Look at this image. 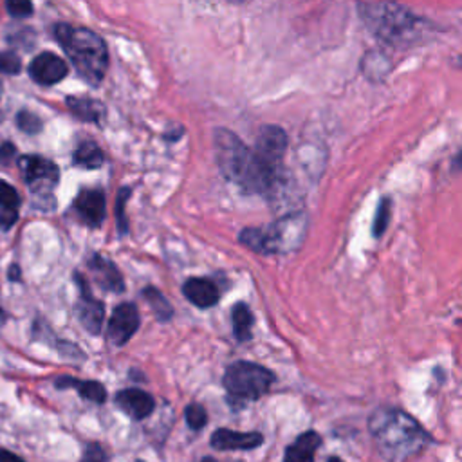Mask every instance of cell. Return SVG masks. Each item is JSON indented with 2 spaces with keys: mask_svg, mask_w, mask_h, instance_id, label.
<instances>
[{
  "mask_svg": "<svg viewBox=\"0 0 462 462\" xmlns=\"http://www.w3.org/2000/svg\"><path fill=\"white\" fill-rule=\"evenodd\" d=\"M139 310L134 303L123 301L117 305L108 321V341L114 346L125 345L139 328Z\"/></svg>",
  "mask_w": 462,
  "mask_h": 462,
  "instance_id": "cell-8",
  "label": "cell"
},
{
  "mask_svg": "<svg viewBox=\"0 0 462 462\" xmlns=\"http://www.w3.org/2000/svg\"><path fill=\"white\" fill-rule=\"evenodd\" d=\"M143 296L146 298V301L150 303L153 314L157 316V319L161 321H168L173 314V309L171 305L168 303V300L155 289V287H146L143 289Z\"/></svg>",
  "mask_w": 462,
  "mask_h": 462,
  "instance_id": "cell-22",
  "label": "cell"
},
{
  "mask_svg": "<svg viewBox=\"0 0 462 462\" xmlns=\"http://www.w3.org/2000/svg\"><path fill=\"white\" fill-rule=\"evenodd\" d=\"M309 218L305 213H291L260 227H245L238 240L258 254H287L303 244L307 236Z\"/></svg>",
  "mask_w": 462,
  "mask_h": 462,
  "instance_id": "cell-4",
  "label": "cell"
},
{
  "mask_svg": "<svg viewBox=\"0 0 462 462\" xmlns=\"http://www.w3.org/2000/svg\"><path fill=\"white\" fill-rule=\"evenodd\" d=\"M357 11L368 31L390 47L413 45L422 34V20L401 4L361 2Z\"/></svg>",
  "mask_w": 462,
  "mask_h": 462,
  "instance_id": "cell-2",
  "label": "cell"
},
{
  "mask_svg": "<svg viewBox=\"0 0 462 462\" xmlns=\"http://www.w3.org/2000/svg\"><path fill=\"white\" fill-rule=\"evenodd\" d=\"M72 386L87 401H92V402H97V404L106 401V390L97 381H78V379H72L69 375H63V377L56 379V388H72Z\"/></svg>",
  "mask_w": 462,
  "mask_h": 462,
  "instance_id": "cell-18",
  "label": "cell"
},
{
  "mask_svg": "<svg viewBox=\"0 0 462 462\" xmlns=\"http://www.w3.org/2000/svg\"><path fill=\"white\" fill-rule=\"evenodd\" d=\"M108 460V455L106 451L96 444V442H90L85 446L83 449V458L79 462H106Z\"/></svg>",
  "mask_w": 462,
  "mask_h": 462,
  "instance_id": "cell-29",
  "label": "cell"
},
{
  "mask_svg": "<svg viewBox=\"0 0 462 462\" xmlns=\"http://www.w3.org/2000/svg\"><path fill=\"white\" fill-rule=\"evenodd\" d=\"M22 69V61L20 58L11 52V51H4L0 52V70L5 74H18Z\"/></svg>",
  "mask_w": 462,
  "mask_h": 462,
  "instance_id": "cell-27",
  "label": "cell"
},
{
  "mask_svg": "<svg viewBox=\"0 0 462 462\" xmlns=\"http://www.w3.org/2000/svg\"><path fill=\"white\" fill-rule=\"evenodd\" d=\"M209 444L217 451H251L263 444L260 431H236L229 428H218L211 433Z\"/></svg>",
  "mask_w": 462,
  "mask_h": 462,
  "instance_id": "cell-9",
  "label": "cell"
},
{
  "mask_svg": "<svg viewBox=\"0 0 462 462\" xmlns=\"http://www.w3.org/2000/svg\"><path fill=\"white\" fill-rule=\"evenodd\" d=\"M0 119H2V112H0Z\"/></svg>",
  "mask_w": 462,
  "mask_h": 462,
  "instance_id": "cell-37",
  "label": "cell"
},
{
  "mask_svg": "<svg viewBox=\"0 0 462 462\" xmlns=\"http://www.w3.org/2000/svg\"><path fill=\"white\" fill-rule=\"evenodd\" d=\"M5 9L9 11L11 16L23 18V16H29L32 13V4L31 2H22V0H16V2L9 0V2H5Z\"/></svg>",
  "mask_w": 462,
  "mask_h": 462,
  "instance_id": "cell-30",
  "label": "cell"
},
{
  "mask_svg": "<svg viewBox=\"0 0 462 462\" xmlns=\"http://www.w3.org/2000/svg\"><path fill=\"white\" fill-rule=\"evenodd\" d=\"M388 220H390V200L384 199V200H381L377 213H375V220H374V235L375 236H381L384 233Z\"/></svg>",
  "mask_w": 462,
  "mask_h": 462,
  "instance_id": "cell-26",
  "label": "cell"
},
{
  "mask_svg": "<svg viewBox=\"0 0 462 462\" xmlns=\"http://www.w3.org/2000/svg\"><path fill=\"white\" fill-rule=\"evenodd\" d=\"M361 70L365 74L366 79H370L372 83H381L386 79V76L392 70V61L390 58L379 51V49H372L368 51L363 60H361Z\"/></svg>",
  "mask_w": 462,
  "mask_h": 462,
  "instance_id": "cell-17",
  "label": "cell"
},
{
  "mask_svg": "<svg viewBox=\"0 0 462 462\" xmlns=\"http://www.w3.org/2000/svg\"><path fill=\"white\" fill-rule=\"evenodd\" d=\"M16 123L20 126V130H23L25 134H38L42 130V121L38 116H34L32 112L22 110L16 117Z\"/></svg>",
  "mask_w": 462,
  "mask_h": 462,
  "instance_id": "cell-25",
  "label": "cell"
},
{
  "mask_svg": "<svg viewBox=\"0 0 462 462\" xmlns=\"http://www.w3.org/2000/svg\"><path fill=\"white\" fill-rule=\"evenodd\" d=\"M76 211L90 227H97L105 220V193L101 189H83L76 197Z\"/></svg>",
  "mask_w": 462,
  "mask_h": 462,
  "instance_id": "cell-12",
  "label": "cell"
},
{
  "mask_svg": "<svg viewBox=\"0 0 462 462\" xmlns=\"http://www.w3.org/2000/svg\"><path fill=\"white\" fill-rule=\"evenodd\" d=\"M14 153H16V148H14L11 143H4V144L0 146V162L7 164V162L14 157Z\"/></svg>",
  "mask_w": 462,
  "mask_h": 462,
  "instance_id": "cell-32",
  "label": "cell"
},
{
  "mask_svg": "<svg viewBox=\"0 0 462 462\" xmlns=\"http://www.w3.org/2000/svg\"><path fill=\"white\" fill-rule=\"evenodd\" d=\"M213 150L215 161L220 173L238 184L244 191L253 193V152L245 146V143L227 128H217L213 132Z\"/></svg>",
  "mask_w": 462,
  "mask_h": 462,
  "instance_id": "cell-5",
  "label": "cell"
},
{
  "mask_svg": "<svg viewBox=\"0 0 462 462\" xmlns=\"http://www.w3.org/2000/svg\"><path fill=\"white\" fill-rule=\"evenodd\" d=\"M9 280H20V267L18 265L9 267Z\"/></svg>",
  "mask_w": 462,
  "mask_h": 462,
  "instance_id": "cell-34",
  "label": "cell"
},
{
  "mask_svg": "<svg viewBox=\"0 0 462 462\" xmlns=\"http://www.w3.org/2000/svg\"><path fill=\"white\" fill-rule=\"evenodd\" d=\"M67 106L81 121H99L105 114V106L97 99H90L85 96H69Z\"/></svg>",
  "mask_w": 462,
  "mask_h": 462,
  "instance_id": "cell-19",
  "label": "cell"
},
{
  "mask_svg": "<svg viewBox=\"0 0 462 462\" xmlns=\"http://www.w3.org/2000/svg\"><path fill=\"white\" fill-rule=\"evenodd\" d=\"M274 383V374L251 361L231 363L222 377V384L227 393V401L233 406H244L251 401L263 397Z\"/></svg>",
  "mask_w": 462,
  "mask_h": 462,
  "instance_id": "cell-6",
  "label": "cell"
},
{
  "mask_svg": "<svg viewBox=\"0 0 462 462\" xmlns=\"http://www.w3.org/2000/svg\"><path fill=\"white\" fill-rule=\"evenodd\" d=\"M130 197V188H121L117 193V202H116V217L119 224V231L126 233V218H125V202Z\"/></svg>",
  "mask_w": 462,
  "mask_h": 462,
  "instance_id": "cell-28",
  "label": "cell"
},
{
  "mask_svg": "<svg viewBox=\"0 0 462 462\" xmlns=\"http://www.w3.org/2000/svg\"><path fill=\"white\" fill-rule=\"evenodd\" d=\"M0 206L2 209H14V211H18V206H20L18 191L5 180H0Z\"/></svg>",
  "mask_w": 462,
  "mask_h": 462,
  "instance_id": "cell-24",
  "label": "cell"
},
{
  "mask_svg": "<svg viewBox=\"0 0 462 462\" xmlns=\"http://www.w3.org/2000/svg\"><path fill=\"white\" fill-rule=\"evenodd\" d=\"M321 448V435L314 430L300 433L283 453V462H314L316 453Z\"/></svg>",
  "mask_w": 462,
  "mask_h": 462,
  "instance_id": "cell-13",
  "label": "cell"
},
{
  "mask_svg": "<svg viewBox=\"0 0 462 462\" xmlns=\"http://www.w3.org/2000/svg\"><path fill=\"white\" fill-rule=\"evenodd\" d=\"M184 419H186V424L193 431H200L208 424V411H206V408L202 404L191 402L184 410Z\"/></svg>",
  "mask_w": 462,
  "mask_h": 462,
  "instance_id": "cell-23",
  "label": "cell"
},
{
  "mask_svg": "<svg viewBox=\"0 0 462 462\" xmlns=\"http://www.w3.org/2000/svg\"><path fill=\"white\" fill-rule=\"evenodd\" d=\"M78 283L81 285V305H79V321L83 325V328H87V332L90 334H99L101 332V325H103V318H105V307L99 300L90 296L88 287H85V283L81 282V278H76Z\"/></svg>",
  "mask_w": 462,
  "mask_h": 462,
  "instance_id": "cell-14",
  "label": "cell"
},
{
  "mask_svg": "<svg viewBox=\"0 0 462 462\" xmlns=\"http://www.w3.org/2000/svg\"><path fill=\"white\" fill-rule=\"evenodd\" d=\"M116 404L134 420H143L152 415L155 408L153 397L139 388H125L116 393Z\"/></svg>",
  "mask_w": 462,
  "mask_h": 462,
  "instance_id": "cell-11",
  "label": "cell"
},
{
  "mask_svg": "<svg viewBox=\"0 0 462 462\" xmlns=\"http://www.w3.org/2000/svg\"><path fill=\"white\" fill-rule=\"evenodd\" d=\"M233 332L238 341L251 339V327H253V314L245 303H236L231 312Z\"/></svg>",
  "mask_w": 462,
  "mask_h": 462,
  "instance_id": "cell-20",
  "label": "cell"
},
{
  "mask_svg": "<svg viewBox=\"0 0 462 462\" xmlns=\"http://www.w3.org/2000/svg\"><path fill=\"white\" fill-rule=\"evenodd\" d=\"M88 267H90V271L94 274V280L103 289L112 291V292H121L125 289V282H123L117 267L110 260H106L105 256L94 254L88 260Z\"/></svg>",
  "mask_w": 462,
  "mask_h": 462,
  "instance_id": "cell-16",
  "label": "cell"
},
{
  "mask_svg": "<svg viewBox=\"0 0 462 462\" xmlns=\"http://www.w3.org/2000/svg\"><path fill=\"white\" fill-rule=\"evenodd\" d=\"M74 162L81 168H99L103 162H105V153L101 152V148L92 143V141H87V143H81L76 152H74Z\"/></svg>",
  "mask_w": 462,
  "mask_h": 462,
  "instance_id": "cell-21",
  "label": "cell"
},
{
  "mask_svg": "<svg viewBox=\"0 0 462 462\" xmlns=\"http://www.w3.org/2000/svg\"><path fill=\"white\" fill-rule=\"evenodd\" d=\"M54 38L70 58L74 69L90 85H99L108 67V49L101 36L85 27L54 25Z\"/></svg>",
  "mask_w": 462,
  "mask_h": 462,
  "instance_id": "cell-3",
  "label": "cell"
},
{
  "mask_svg": "<svg viewBox=\"0 0 462 462\" xmlns=\"http://www.w3.org/2000/svg\"><path fill=\"white\" fill-rule=\"evenodd\" d=\"M182 292L195 307H200V309H208V307L217 305V301L220 298L218 287L208 278H189V280H186L184 285H182Z\"/></svg>",
  "mask_w": 462,
  "mask_h": 462,
  "instance_id": "cell-15",
  "label": "cell"
},
{
  "mask_svg": "<svg viewBox=\"0 0 462 462\" xmlns=\"http://www.w3.org/2000/svg\"><path fill=\"white\" fill-rule=\"evenodd\" d=\"M18 220V211L14 209H0V227L4 231L11 229Z\"/></svg>",
  "mask_w": 462,
  "mask_h": 462,
  "instance_id": "cell-31",
  "label": "cell"
},
{
  "mask_svg": "<svg viewBox=\"0 0 462 462\" xmlns=\"http://www.w3.org/2000/svg\"><path fill=\"white\" fill-rule=\"evenodd\" d=\"M0 462H25L22 457H18L16 453L5 449V448H0Z\"/></svg>",
  "mask_w": 462,
  "mask_h": 462,
  "instance_id": "cell-33",
  "label": "cell"
},
{
  "mask_svg": "<svg viewBox=\"0 0 462 462\" xmlns=\"http://www.w3.org/2000/svg\"><path fill=\"white\" fill-rule=\"evenodd\" d=\"M200 462H224V460H218V458H215V457H211V455H206V457H202Z\"/></svg>",
  "mask_w": 462,
  "mask_h": 462,
  "instance_id": "cell-35",
  "label": "cell"
},
{
  "mask_svg": "<svg viewBox=\"0 0 462 462\" xmlns=\"http://www.w3.org/2000/svg\"><path fill=\"white\" fill-rule=\"evenodd\" d=\"M20 170L23 173L25 184L40 195H45L60 180L58 166L40 155H25L20 159Z\"/></svg>",
  "mask_w": 462,
  "mask_h": 462,
  "instance_id": "cell-7",
  "label": "cell"
},
{
  "mask_svg": "<svg viewBox=\"0 0 462 462\" xmlns=\"http://www.w3.org/2000/svg\"><path fill=\"white\" fill-rule=\"evenodd\" d=\"M366 424L379 455L386 462H408L433 442V437L415 417L395 406L375 408Z\"/></svg>",
  "mask_w": 462,
  "mask_h": 462,
  "instance_id": "cell-1",
  "label": "cell"
},
{
  "mask_svg": "<svg viewBox=\"0 0 462 462\" xmlns=\"http://www.w3.org/2000/svg\"><path fill=\"white\" fill-rule=\"evenodd\" d=\"M69 72V67L63 58L54 52H40L29 65L31 78L40 85H54L61 81Z\"/></svg>",
  "mask_w": 462,
  "mask_h": 462,
  "instance_id": "cell-10",
  "label": "cell"
},
{
  "mask_svg": "<svg viewBox=\"0 0 462 462\" xmlns=\"http://www.w3.org/2000/svg\"><path fill=\"white\" fill-rule=\"evenodd\" d=\"M327 462H345L341 457H337V455H330L328 458H327Z\"/></svg>",
  "mask_w": 462,
  "mask_h": 462,
  "instance_id": "cell-36",
  "label": "cell"
}]
</instances>
